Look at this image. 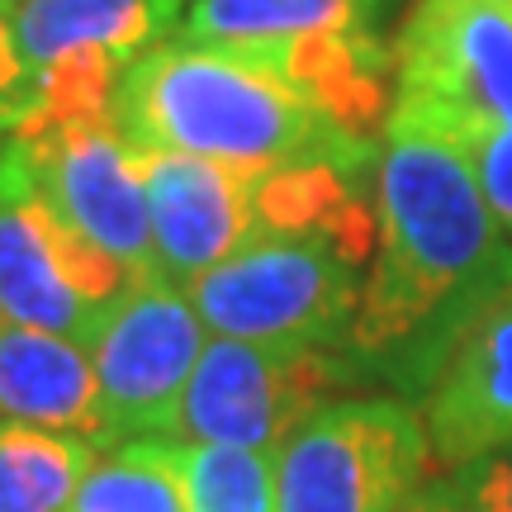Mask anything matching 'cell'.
<instances>
[{
    "mask_svg": "<svg viewBox=\"0 0 512 512\" xmlns=\"http://www.w3.org/2000/svg\"><path fill=\"white\" fill-rule=\"evenodd\" d=\"M375 223L366 294L337 356L351 380L427 399L465 328L512 290V238L470 147L427 128L384 133Z\"/></svg>",
    "mask_w": 512,
    "mask_h": 512,
    "instance_id": "1",
    "label": "cell"
},
{
    "mask_svg": "<svg viewBox=\"0 0 512 512\" xmlns=\"http://www.w3.org/2000/svg\"><path fill=\"white\" fill-rule=\"evenodd\" d=\"M110 119L133 147L185 152L242 171L318 162L366 171L375 152V143L351 138L313 95L238 48H152L119 76Z\"/></svg>",
    "mask_w": 512,
    "mask_h": 512,
    "instance_id": "2",
    "label": "cell"
},
{
    "mask_svg": "<svg viewBox=\"0 0 512 512\" xmlns=\"http://www.w3.org/2000/svg\"><path fill=\"white\" fill-rule=\"evenodd\" d=\"M375 238L370 200L304 228H261L185 294L214 337L337 351L361 309Z\"/></svg>",
    "mask_w": 512,
    "mask_h": 512,
    "instance_id": "3",
    "label": "cell"
},
{
    "mask_svg": "<svg viewBox=\"0 0 512 512\" xmlns=\"http://www.w3.org/2000/svg\"><path fill=\"white\" fill-rule=\"evenodd\" d=\"M432 460L408 399H332L275 451V512H403Z\"/></svg>",
    "mask_w": 512,
    "mask_h": 512,
    "instance_id": "4",
    "label": "cell"
},
{
    "mask_svg": "<svg viewBox=\"0 0 512 512\" xmlns=\"http://www.w3.org/2000/svg\"><path fill=\"white\" fill-rule=\"evenodd\" d=\"M389 128L465 147L512 128V0H422L394 48Z\"/></svg>",
    "mask_w": 512,
    "mask_h": 512,
    "instance_id": "5",
    "label": "cell"
},
{
    "mask_svg": "<svg viewBox=\"0 0 512 512\" xmlns=\"http://www.w3.org/2000/svg\"><path fill=\"white\" fill-rule=\"evenodd\" d=\"M337 384H356L332 347H266L214 337L185 384L171 441L181 446H238L275 456L285 437Z\"/></svg>",
    "mask_w": 512,
    "mask_h": 512,
    "instance_id": "6",
    "label": "cell"
},
{
    "mask_svg": "<svg viewBox=\"0 0 512 512\" xmlns=\"http://www.w3.org/2000/svg\"><path fill=\"white\" fill-rule=\"evenodd\" d=\"M138 280L57 219L0 143V323L91 347L105 313Z\"/></svg>",
    "mask_w": 512,
    "mask_h": 512,
    "instance_id": "7",
    "label": "cell"
},
{
    "mask_svg": "<svg viewBox=\"0 0 512 512\" xmlns=\"http://www.w3.org/2000/svg\"><path fill=\"white\" fill-rule=\"evenodd\" d=\"M10 162L24 185L53 209L57 219L114 256L133 280L157 275L152 247V204H147L143 162L114 119L15 133L5 138Z\"/></svg>",
    "mask_w": 512,
    "mask_h": 512,
    "instance_id": "8",
    "label": "cell"
},
{
    "mask_svg": "<svg viewBox=\"0 0 512 512\" xmlns=\"http://www.w3.org/2000/svg\"><path fill=\"white\" fill-rule=\"evenodd\" d=\"M200 351L204 318L190 294L162 275L138 280L91 337L105 446L128 437H171Z\"/></svg>",
    "mask_w": 512,
    "mask_h": 512,
    "instance_id": "9",
    "label": "cell"
},
{
    "mask_svg": "<svg viewBox=\"0 0 512 512\" xmlns=\"http://www.w3.org/2000/svg\"><path fill=\"white\" fill-rule=\"evenodd\" d=\"M143 162L147 204H152V247L157 275L190 290L204 271L261 233L256 223V176L228 162H204L185 152L133 147Z\"/></svg>",
    "mask_w": 512,
    "mask_h": 512,
    "instance_id": "10",
    "label": "cell"
},
{
    "mask_svg": "<svg viewBox=\"0 0 512 512\" xmlns=\"http://www.w3.org/2000/svg\"><path fill=\"white\" fill-rule=\"evenodd\" d=\"M422 422L432 456L451 470L512 446V290L479 313L451 347Z\"/></svg>",
    "mask_w": 512,
    "mask_h": 512,
    "instance_id": "11",
    "label": "cell"
},
{
    "mask_svg": "<svg viewBox=\"0 0 512 512\" xmlns=\"http://www.w3.org/2000/svg\"><path fill=\"white\" fill-rule=\"evenodd\" d=\"M0 418L76 432L105 446L91 347L57 332L0 323Z\"/></svg>",
    "mask_w": 512,
    "mask_h": 512,
    "instance_id": "12",
    "label": "cell"
},
{
    "mask_svg": "<svg viewBox=\"0 0 512 512\" xmlns=\"http://www.w3.org/2000/svg\"><path fill=\"white\" fill-rule=\"evenodd\" d=\"M181 19L185 0H15V43L38 81L76 48H100L133 67Z\"/></svg>",
    "mask_w": 512,
    "mask_h": 512,
    "instance_id": "13",
    "label": "cell"
},
{
    "mask_svg": "<svg viewBox=\"0 0 512 512\" xmlns=\"http://www.w3.org/2000/svg\"><path fill=\"white\" fill-rule=\"evenodd\" d=\"M238 53L256 57L261 67H271L304 95H313L351 138L370 143L375 124L389 119L384 110H394L389 105L394 57L370 34H313L290 38V43H256V48H238Z\"/></svg>",
    "mask_w": 512,
    "mask_h": 512,
    "instance_id": "14",
    "label": "cell"
},
{
    "mask_svg": "<svg viewBox=\"0 0 512 512\" xmlns=\"http://www.w3.org/2000/svg\"><path fill=\"white\" fill-rule=\"evenodd\" d=\"M384 0H190L176 43L256 48L313 34H366Z\"/></svg>",
    "mask_w": 512,
    "mask_h": 512,
    "instance_id": "15",
    "label": "cell"
},
{
    "mask_svg": "<svg viewBox=\"0 0 512 512\" xmlns=\"http://www.w3.org/2000/svg\"><path fill=\"white\" fill-rule=\"evenodd\" d=\"M100 441L0 418V512H72Z\"/></svg>",
    "mask_w": 512,
    "mask_h": 512,
    "instance_id": "16",
    "label": "cell"
},
{
    "mask_svg": "<svg viewBox=\"0 0 512 512\" xmlns=\"http://www.w3.org/2000/svg\"><path fill=\"white\" fill-rule=\"evenodd\" d=\"M72 512H190L185 446L171 437H128L100 446Z\"/></svg>",
    "mask_w": 512,
    "mask_h": 512,
    "instance_id": "17",
    "label": "cell"
},
{
    "mask_svg": "<svg viewBox=\"0 0 512 512\" xmlns=\"http://www.w3.org/2000/svg\"><path fill=\"white\" fill-rule=\"evenodd\" d=\"M190 512H275V456L238 446H185Z\"/></svg>",
    "mask_w": 512,
    "mask_h": 512,
    "instance_id": "18",
    "label": "cell"
},
{
    "mask_svg": "<svg viewBox=\"0 0 512 512\" xmlns=\"http://www.w3.org/2000/svg\"><path fill=\"white\" fill-rule=\"evenodd\" d=\"M437 494L456 512H512V446L456 465L437 484Z\"/></svg>",
    "mask_w": 512,
    "mask_h": 512,
    "instance_id": "19",
    "label": "cell"
},
{
    "mask_svg": "<svg viewBox=\"0 0 512 512\" xmlns=\"http://www.w3.org/2000/svg\"><path fill=\"white\" fill-rule=\"evenodd\" d=\"M34 95H38V81L24 67L15 43V0H0V133L5 138L29 124Z\"/></svg>",
    "mask_w": 512,
    "mask_h": 512,
    "instance_id": "20",
    "label": "cell"
},
{
    "mask_svg": "<svg viewBox=\"0 0 512 512\" xmlns=\"http://www.w3.org/2000/svg\"><path fill=\"white\" fill-rule=\"evenodd\" d=\"M470 157H475L484 200H489V209L498 214V223L508 228V238H512V128L479 138V143L470 147Z\"/></svg>",
    "mask_w": 512,
    "mask_h": 512,
    "instance_id": "21",
    "label": "cell"
},
{
    "mask_svg": "<svg viewBox=\"0 0 512 512\" xmlns=\"http://www.w3.org/2000/svg\"><path fill=\"white\" fill-rule=\"evenodd\" d=\"M403 512H456V508H451V503H446V498H441L437 489H427V494H418Z\"/></svg>",
    "mask_w": 512,
    "mask_h": 512,
    "instance_id": "22",
    "label": "cell"
},
{
    "mask_svg": "<svg viewBox=\"0 0 512 512\" xmlns=\"http://www.w3.org/2000/svg\"><path fill=\"white\" fill-rule=\"evenodd\" d=\"M0 138H5V133H0Z\"/></svg>",
    "mask_w": 512,
    "mask_h": 512,
    "instance_id": "23",
    "label": "cell"
}]
</instances>
